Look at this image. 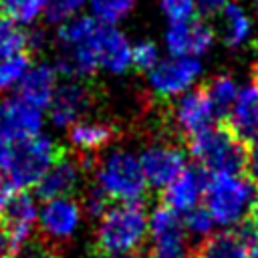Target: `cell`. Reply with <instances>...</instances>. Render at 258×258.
Masks as SVG:
<instances>
[{"label":"cell","instance_id":"1","mask_svg":"<svg viewBox=\"0 0 258 258\" xmlns=\"http://www.w3.org/2000/svg\"><path fill=\"white\" fill-rule=\"evenodd\" d=\"M258 200V185L240 173H208L204 185V208L216 226H240Z\"/></svg>","mask_w":258,"mask_h":258},{"label":"cell","instance_id":"2","mask_svg":"<svg viewBox=\"0 0 258 258\" xmlns=\"http://www.w3.org/2000/svg\"><path fill=\"white\" fill-rule=\"evenodd\" d=\"M149 232V214L143 202H117L109 206L95 226V248L105 252H137Z\"/></svg>","mask_w":258,"mask_h":258},{"label":"cell","instance_id":"3","mask_svg":"<svg viewBox=\"0 0 258 258\" xmlns=\"http://www.w3.org/2000/svg\"><path fill=\"white\" fill-rule=\"evenodd\" d=\"M99 26V20L95 16H73L67 22L58 24L56 30V71L60 77L67 79H89L99 71L97 58H95V30Z\"/></svg>","mask_w":258,"mask_h":258},{"label":"cell","instance_id":"4","mask_svg":"<svg viewBox=\"0 0 258 258\" xmlns=\"http://www.w3.org/2000/svg\"><path fill=\"white\" fill-rule=\"evenodd\" d=\"M95 185L113 202H141L149 187L139 155L129 149H111L95 161Z\"/></svg>","mask_w":258,"mask_h":258},{"label":"cell","instance_id":"5","mask_svg":"<svg viewBox=\"0 0 258 258\" xmlns=\"http://www.w3.org/2000/svg\"><path fill=\"white\" fill-rule=\"evenodd\" d=\"M189 153L208 173H240L246 167L244 141L228 127H216L189 137Z\"/></svg>","mask_w":258,"mask_h":258},{"label":"cell","instance_id":"6","mask_svg":"<svg viewBox=\"0 0 258 258\" xmlns=\"http://www.w3.org/2000/svg\"><path fill=\"white\" fill-rule=\"evenodd\" d=\"M60 153L62 151L58 143L46 133H38L24 141L12 143L4 175L14 183L16 189L34 187Z\"/></svg>","mask_w":258,"mask_h":258},{"label":"cell","instance_id":"7","mask_svg":"<svg viewBox=\"0 0 258 258\" xmlns=\"http://www.w3.org/2000/svg\"><path fill=\"white\" fill-rule=\"evenodd\" d=\"M202 73L198 56H171L159 58V62L147 71V85L151 93L163 101L177 99L187 93Z\"/></svg>","mask_w":258,"mask_h":258},{"label":"cell","instance_id":"8","mask_svg":"<svg viewBox=\"0 0 258 258\" xmlns=\"http://www.w3.org/2000/svg\"><path fill=\"white\" fill-rule=\"evenodd\" d=\"M95 167V155L87 153H60L56 161L46 169V173L34 185L36 196L44 200L52 198H67L81 189L83 177L87 169Z\"/></svg>","mask_w":258,"mask_h":258},{"label":"cell","instance_id":"9","mask_svg":"<svg viewBox=\"0 0 258 258\" xmlns=\"http://www.w3.org/2000/svg\"><path fill=\"white\" fill-rule=\"evenodd\" d=\"M147 236V258H187L183 220L167 206H159L149 214Z\"/></svg>","mask_w":258,"mask_h":258},{"label":"cell","instance_id":"10","mask_svg":"<svg viewBox=\"0 0 258 258\" xmlns=\"http://www.w3.org/2000/svg\"><path fill=\"white\" fill-rule=\"evenodd\" d=\"M83 222V208L71 196L44 200L38 210V228L42 236L54 244H62L75 238Z\"/></svg>","mask_w":258,"mask_h":258},{"label":"cell","instance_id":"11","mask_svg":"<svg viewBox=\"0 0 258 258\" xmlns=\"http://www.w3.org/2000/svg\"><path fill=\"white\" fill-rule=\"evenodd\" d=\"M93 105V93L83 79H67L58 83L46 107L48 119L54 127L67 129L87 115Z\"/></svg>","mask_w":258,"mask_h":258},{"label":"cell","instance_id":"12","mask_svg":"<svg viewBox=\"0 0 258 258\" xmlns=\"http://www.w3.org/2000/svg\"><path fill=\"white\" fill-rule=\"evenodd\" d=\"M42 109L26 103L18 95L0 99V137L10 145L42 133Z\"/></svg>","mask_w":258,"mask_h":258},{"label":"cell","instance_id":"13","mask_svg":"<svg viewBox=\"0 0 258 258\" xmlns=\"http://www.w3.org/2000/svg\"><path fill=\"white\" fill-rule=\"evenodd\" d=\"M36 224H38V206L34 198L24 189H18L0 210V226L6 232L12 254L30 242Z\"/></svg>","mask_w":258,"mask_h":258},{"label":"cell","instance_id":"14","mask_svg":"<svg viewBox=\"0 0 258 258\" xmlns=\"http://www.w3.org/2000/svg\"><path fill=\"white\" fill-rule=\"evenodd\" d=\"M163 40L171 56H200L212 48L216 32L208 22L187 18L169 22Z\"/></svg>","mask_w":258,"mask_h":258},{"label":"cell","instance_id":"15","mask_svg":"<svg viewBox=\"0 0 258 258\" xmlns=\"http://www.w3.org/2000/svg\"><path fill=\"white\" fill-rule=\"evenodd\" d=\"M139 161L147 183L163 189L185 169V151L171 143H151L139 153Z\"/></svg>","mask_w":258,"mask_h":258},{"label":"cell","instance_id":"16","mask_svg":"<svg viewBox=\"0 0 258 258\" xmlns=\"http://www.w3.org/2000/svg\"><path fill=\"white\" fill-rule=\"evenodd\" d=\"M93 48L99 69L111 75H123L131 69V42L115 24L99 22Z\"/></svg>","mask_w":258,"mask_h":258},{"label":"cell","instance_id":"17","mask_svg":"<svg viewBox=\"0 0 258 258\" xmlns=\"http://www.w3.org/2000/svg\"><path fill=\"white\" fill-rule=\"evenodd\" d=\"M171 117L175 127L189 137L210 129L216 121V113L204 93V89L198 91H187L181 97L175 99L173 109H171Z\"/></svg>","mask_w":258,"mask_h":258},{"label":"cell","instance_id":"18","mask_svg":"<svg viewBox=\"0 0 258 258\" xmlns=\"http://www.w3.org/2000/svg\"><path fill=\"white\" fill-rule=\"evenodd\" d=\"M204 185L206 171L185 167L171 183L163 187V206L177 214H185L200 206V200L204 198Z\"/></svg>","mask_w":258,"mask_h":258},{"label":"cell","instance_id":"19","mask_svg":"<svg viewBox=\"0 0 258 258\" xmlns=\"http://www.w3.org/2000/svg\"><path fill=\"white\" fill-rule=\"evenodd\" d=\"M58 77L56 67L50 62L30 64L22 81L16 85V95L38 109H46L58 85Z\"/></svg>","mask_w":258,"mask_h":258},{"label":"cell","instance_id":"20","mask_svg":"<svg viewBox=\"0 0 258 258\" xmlns=\"http://www.w3.org/2000/svg\"><path fill=\"white\" fill-rule=\"evenodd\" d=\"M228 129L242 141L258 139V87L254 83L240 87L238 99L228 113Z\"/></svg>","mask_w":258,"mask_h":258},{"label":"cell","instance_id":"21","mask_svg":"<svg viewBox=\"0 0 258 258\" xmlns=\"http://www.w3.org/2000/svg\"><path fill=\"white\" fill-rule=\"evenodd\" d=\"M117 131L111 123L99 121V119H79L71 127H67V139L77 149V153L95 155L97 151L105 149L113 139Z\"/></svg>","mask_w":258,"mask_h":258},{"label":"cell","instance_id":"22","mask_svg":"<svg viewBox=\"0 0 258 258\" xmlns=\"http://www.w3.org/2000/svg\"><path fill=\"white\" fill-rule=\"evenodd\" d=\"M198 258H252V240L246 230H222L204 238Z\"/></svg>","mask_w":258,"mask_h":258},{"label":"cell","instance_id":"23","mask_svg":"<svg viewBox=\"0 0 258 258\" xmlns=\"http://www.w3.org/2000/svg\"><path fill=\"white\" fill-rule=\"evenodd\" d=\"M252 32V22L246 10L236 2H226L222 8V38L226 46L238 48L242 46Z\"/></svg>","mask_w":258,"mask_h":258},{"label":"cell","instance_id":"24","mask_svg":"<svg viewBox=\"0 0 258 258\" xmlns=\"http://www.w3.org/2000/svg\"><path fill=\"white\" fill-rule=\"evenodd\" d=\"M204 93H206V97L216 113V119H218V117H228L232 105L238 99L240 87L230 75H218L204 87Z\"/></svg>","mask_w":258,"mask_h":258},{"label":"cell","instance_id":"25","mask_svg":"<svg viewBox=\"0 0 258 258\" xmlns=\"http://www.w3.org/2000/svg\"><path fill=\"white\" fill-rule=\"evenodd\" d=\"M46 4L48 0H0V14L20 26H30L44 14Z\"/></svg>","mask_w":258,"mask_h":258},{"label":"cell","instance_id":"26","mask_svg":"<svg viewBox=\"0 0 258 258\" xmlns=\"http://www.w3.org/2000/svg\"><path fill=\"white\" fill-rule=\"evenodd\" d=\"M30 56L26 50L8 54L0 58V89H16V85L22 81L26 71L30 69Z\"/></svg>","mask_w":258,"mask_h":258},{"label":"cell","instance_id":"27","mask_svg":"<svg viewBox=\"0 0 258 258\" xmlns=\"http://www.w3.org/2000/svg\"><path fill=\"white\" fill-rule=\"evenodd\" d=\"M137 0H89L91 16L105 24H117L131 14Z\"/></svg>","mask_w":258,"mask_h":258},{"label":"cell","instance_id":"28","mask_svg":"<svg viewBox=\"0 0 258 258\" xmlns=\"http://www.w3.org/2000/svg\"><path fill=\"white\" fill-rule=\"evenodd\" d=\"M26 48H28V34L20 28V24L0 14V58Z\"/></svg>","mask_w":258,"mask_h":258},{"label":"cell","instance_id":"29","mask_svg":"<svg viewBox=\"0 0 258 258\" xmlns=\"http://www.w3.org/2000/svg\"><path fill=\"white\" fill-rule=\"evenodd\" d=\"M183 216H185V218H183L185 232L191 234V236H196V238H202V240L208 238V236L212 234L214 226H216L214 218L210 216V212H208L204 206H196L194 210L185 212Z\"/></svg>","mask_w":258,"mask_h":258},{"label":"cell","instance_id":"30","mask_svg":"<svg viewBox=\"0 0 258 258\" xmlns=\"http://www.w3.org/2000/svg\"><path fill=\"white\" fill-rule=\"evenodd\" d=\"M157 62H159V48L153 40L143 38V40H137L135 44H131V67L147 73Z\"/></svg>","mask_w":258,"mask_h":258},{"label":"cell","instance_id":"31","mask_svg":"<svg viewBox=\"0 0 258 258\" xmlns=\"http://www.w3.org/2000/svg\"><path fill=\"white\" fill-rule=\"evenodd\" d=\"M89 0H48L46 4V10H44V16L50 24H62L67 22L69 18L77 16L83 6L87 4Z\"/></svg>","mask_w":258,"mask_h":258},{"label":"cell","instance_id":"32","mask_svg":"<svg viewBox=\"0 0 258 258\" xmlns=\"http://www.w3.org/2000/svg\"><path fill=\"white\" fill-rule=\"evenodd\" d=\"M81 208H83V214L91 216V218H99L107 208H109V198L97 187V185H91L83 191V198H81Z\"/></svg>","mask_w":258,"mask_h":258},{"label":"cell","instance_id":"33","mask_svg":"<svg viewBox=\"0 0 258 258\" xmlns=\"http://www.w3.org/2000/svg\"><path fill=\"white\" fill-rule=\"evenodd\" d=\"M159 6L169 22L194 18V12H196L194 0H159Z\"/></svg>","mask_w":258,"mask_h":258},{"label":"cell","instance_id":"34","mask_svg":"<svg viewBox=\"0 0 258 258\" xmlns=\"http://www.w3.org/2000/svg\"><path fill=\"white\" fill-rule=\"evenodd\" d=\"M10 258H58L56 252L42 242H28L22 248H18Z\"/></svg>","mask_w":258,"mask_h":258},{"label":"cell","instance_id":"35","mask_svg":"<svg viewBox=\"0 0 258 258\" xmlns=\"http://www.w3.org/2000/svg\"><path fill=\"white\" fill-rule=\"evenodd\" d=\"M244 169L248 171V177L258 185V141L248 149V153H246V167Z\"/></svg>","mask_w":258,"mask_h":258},{"label":"cell","instance_id":"36","mask_svg":"<svg viewBox=\"0 0 258 258\" xmlns=\"http://www.w3.org/2000/svg\"><path fill=\"white\" fill-rule=\"evenodd\" d=\"M16 191H18V189L14 187V183H12L6 175H2V173H0V210L8 204V200H10Z\"/></svg>","mask_w":258,"mask_h":258},{"label":"cell","instance_id":"37","mask_svg":"<svg viewBox=\"0 0 258 258\" xmlns=\"http://www.w3.org/2000/svg\"><path fill=\"white\" fill-rule=\"evenodd\" d=\"M194 2H196V10H200L202 14H214L222 10L228 0H194Z\"/></svg>","mask_w":258,"mask_h":258},{"label":"cell","instance_id":"38","mask_svg":"<svg viewBox=\"0 0 258 258\" xmlns=\"http://www.w3.org/2000/svg\"><path fill=\"white\" fill-rule=\"evenodd\" d=\"M246 232H248L250 240H254V244H258V200H256L254 208H252L250 214H248V226H246Z\"/></svg>","mask_w":258,"mask_h":258},{"label":"cell","instance_id":"39","mask_svg":"<svg viewBox=\"0 0 258 258\" xmlns=\"http://www.w3.org/2000/svg\"><path fill=\"white\" fill-rule=\"evenodd\" d=\"M10 256H12V248H10V242L6 238V232L0 226V258H10Z\"/></svg>","mask_w":258,"mask_h":258},{"label":"cell","instance_id":"40","mask_svg":"<svg viewBox=\"0 0 258 258\" xmlns=\"http://www.w3.org/2000/svg\"><path fill=\"white\" fill-rule=\"evenodd\" d=\"M8 153H10V143H8V141H4V139L0 137V171H4V167H6Z\"/></svg>","mask_w":258,"mask_h":258},{"label":"cell","instance_id":"41","mask_svg":"<svg viewBox=\"0 0 258 258\" xmlns=\"http://www.w3.org/2000/svg\"><path fill=\"white\" fill-rule=\"evenodd\" d=\"M99 258H137L135 252H105Z\"/></svg>","mask_w":258,"mask_h":258},{"label":"cell","instance_id":"42","mask_svg":"<svg viewBox=\"0 0 258 258\" xmlns=\"http://www.w3.org/2000/svg\"><path fill=\"white\" fill-rule=\"evenodd\" d=\"M252 258H258V244H252Z\"/></svg>","mask_w":258,"mask_h":258},{"label":"cell","instance_id":"43","mask_svg":"<svg viewBox=\"0 0 258 258\" xmlns=\"http://www.w3.org/2000/svg\"><path fill=\"white\" fill-rule=\"evenodd\" d=\"M254 85L258 87V64L254 67Z\"/></svg>","mask_w":258,"mask_h":258},{"label":"cell","instance_id":"44","mask_svg":"<svg viewBox=\"0 0 258 258\" xmlns=\"http://www.w3.org/2000/svg\"><path fill=\"white\" fill-rule=\"evenodd\" d=\"M254 50H256V54H258V36L254 38Z\"/></svg>","mask_w":258,"mask_h":258},{"label":"cell","instance_id":"45","mask_svg":"<svg viewBox=\"0 0 258 258\" xmlns=\"http://www.w3.org/2000/svg\"><path fill=\"white\" fill-rule=\"evenodd\" d=\"M256 12H258V0H256Z\"/></svg>","mask_w":258,"mask_h":258},{"label":"cell","instance_id":"46","mask_svg":"<svg viewBox=\"0 0 258 258\" xmlns=\"http://www.w3.org/2000/svg\"><path fill=\"white\" fill-rule=\"evenodd\" d=\"M256 141H258V139H256ZM256 141H254V143H256Z\"/></svg>","mask_w":258,"mask_h":258}]
</instances>
